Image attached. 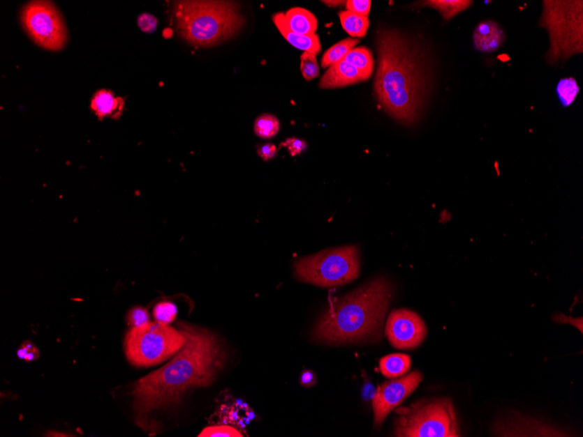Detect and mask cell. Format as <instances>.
<instances>
[{
  "label": "cell",
  "instance_id": "1",
  "mask_svg": "<svg viewBox=\"0 0 583 437\" xmlns=\"http://www.w3.org/2000/svg\"><path fill=\"white\" fill-rule=\"evenodd\" d=\"M376 47V98L394 120L413 124L424 112L432 88L427 48L417 38L385 27L377 33Z\"/></svg>",
  "mask_w": 583,
  "mask_h": 437
},
{
  "label": "cell",
  "instance_id": "2",
  "mask_svg": "<svg viewBox=\"0 0 583 437\" xmlns=\"http://www.w3.org/2000/svg\"><path fill=\"white\" fill-rule=\"evenodd\" d=\"M186 342L166 366L140 379L133 388L135 421L145 426L149 413L177 404L185 392L212 384L226 355L211 332L181 325Z\"/></svg>",
  "mask_w": 583,
  "mask_h": 437
},
{
  "label": "cell",
  "instance_id": "3",
  "mask_svg": "<svg viewBox=\"0 0 583 437\" xmlns=\"http://www.w3.org/2000/svg\"><path fill=\"white\" fill-rule=\"evenodd\" d=\"M392 298V286L376 277L331 304L314 329L318 341L340 344L377 341L382 337L384 318Z\"/></svg>",
  "mask_w": 583,
  "mask_h": 437
},
{
  "label": "cell",
  "instance_id": "4",
  "mask_svg": "<svg viewBox=\"0 0 583 437\" xmlns=\"http://www.w3.org/2000/svg\"><path fill=\"white\" fill-rule=\"evenodd\" d=\"M175 24L183 39L208 47L235 36L244 25L239 6L228 1H177Z\"/></svg>",
  "mask_w": 583,
  "mask_h": 437
},
{
  "label": "cell",
  "instance_id": "5",
  "mask_svg": "<svg viewBox=\"0 0 583 437\" xmlns=\"http://www.w3.org/2000/svg\"><path fill=\"white\" fill-rule=\"evenodd\" d=\"M582 1H543L540 26L549 34L548 65L568 61L583 51Z\"/></svg>",
  "mask_w": 583,
  "mask_h": 437
},
{
  "label": "cell",
  "instance_id": "6",
  "mask_svg": "<svg viewBox=\"0 0 583 437\" xmlns=\"http://www.w3.org/2000/svg\"><path fill=\"white\" fill-rule=\"evenodd\" d=\"M394 435L400 437L460 436L455 411L447 398L415 402L397 411Z\"/></svg>",
  "mask_w": 583,
  "mask_h": 437
},
{
  "label": "cell",
  "instance_id": "7",
  "mask_svg": "<svg viewBox=\"0 0 583 437\" xmlns=\"http://www.w3.org/2000/svg\"><path fill=\"white\" fill-rule=\"evenodd\" d=\"M295 273L300 281L318 286H344L359 276V250L348 245L305 256L295 263Z\"/></svg>",
  "mask_w": 583,
  "mask_h": 437
},
{
  "label": "cell",
  "instance_id": "8",
  "mask_svg": "<svg viewBox=\"0 0 583 437\" xmlns=\"http://www.w3.org/2000/svg\"><path fill=\"white\" fill-rule=\"evenodd\" d=\"M186 338L170 325L147 323L133 327L126 335L125 355L132 365L148 367L157 365L180 351Z\"/></svg>",
  "mask_w": 583,
  "mask_h": 437
},
{
  "label": "cell",
  "instance_id": "9",
  "mask_svg": "<svg viewBox=\"0 0 583 437\" xmlns=\"http://www.w3.org/2000/svg\"><path fill=\"white\" fill-rule=\"evenodd\" d=\"M21 22L34 43L45 50H62L68 44L64 20L57 6L50 1L28 3L21 12Z\"/></svg>",
  "mask_w": 583,
  "mask_h": 437
},
{
  "label": "cell",
  "instance_id": "10",
  "mask_svg": "<svg viewBox=\"0 0 583 437\" xmlns=\"http://www.w3.org/2000/svg\"><path fill=\"white\" fill-rule=\"evenodd\" d=\"M385 335L397 349H413L421 344L427 335L424 321L415 312L394 310L388 318Z\"/></svg>",
  "mask_w": 583,
  "mask_h": 437
},
{
  "label": "cell",
  "instance_id": "11",
  "mask_svg": "<svg viewBox=\"0 0 583 437\" xmlns=\"http://www.w3.org/2000/svg\"><path fill=\"white\" fill-rule=\"evenodd\" d=\"M422 380V374L414 371L400 379L380 385L373 398L375 427L382 425L388 415L413 393Z\"/></svg>",
  "mask_w": 583,
  "mask_h": 437
},
{
  "label": "cell",
  "instance_id": "12",
  "mask_svg": "<svg viewBox=\"0 0 583 437\" xmlns=\"http://www.w3.org/2000/svg\"><path fill=\"white\" fill-rule=\"evenodd\" d=\"M366 81L357 69L345 60L337 62L328 68L320 79V88L333 89L356 84Z\"/></svg>",
  "mask_w": 583,
  "mask_h": 437
},
{
  "label": "cell",
  "instance_id": "13",
  "mask_svg": "<svg viewBox=\"0 0 583 437\" xmlns=\"http://www.w3.org/2000/svg\"><path fill=\"white\" fill-rule=\"evenodd\" d=\"M505 33L497 22L492 20L478 24L473 32L474 47L481 53H492L502 47Z\"/></svg>",
  "mask_w": 583,
  "mask_h": 437
},
{
  "label": "cell",
  "instance_id": "14",
  "mask_svg": "<svg viewBox=\"0 0 583 437\" xmlns=\"http://www.w3.org/2000/svg\"><path fill=\"white\" fill-rule=\"evenodd\" d=\"M283 22L289 30L299 36L316 34L318 22L312 13L303 8H292L283 15Z\"/></svg>",
  "mask_w": 583,
  "mask_h": 437
},
{
  "label": "cell",
  "instance_id": "15",
  "mask_svg": "<svg viewBox=\"0 0 583 437\" xmlns=\"http://www.w3.org/2000/svg\"><path fill=\"white\" fill-rule=\"evenodd\" d=\"M283 15L284 13H276V15L272 16V20H274L275 26H277V29L282 34V36L285 38V40L290 45H292L293 47L298 48L300 50L309 52V53L314 54H319L321 50L319 36H316V34H312V36H299V34L290 32L289 30L286 29L284 22H283Z\"/></svg>",
  "mask_w": 583,
  "mask_h": 437
},
{
  "label": "cell",
  "instance_id": "16",
  "mask_svg": "<svg viewBox=\"0 0 583 437\" xmlns=\"http://www.w3.org/2000/svg\"><path fill=\"white\" fill-rule=\"evenodd\" d=\"M91 107L100 119L107 116L117 118L124 109V100L115 98L113 93L107 90H100L94 95Z\"/></svg>",
  "mask_w": 583,
  "mask_h": 437
},
{
  "label": "cell",
  "instance_id": "17",
  "mask_svg": "<svg viewBox=\"0 0 583 437\" xmlns=\"http://www.w3.org/2000/svg\"><path fill=\"white\" fill-rule=\"evenodd\" d=\"M411 365V357L404 353H394L380 360L381 372L390 379L404 376L410 370Z\"/></svg>",
  "mask_w": 583,
  "mask_h": 437
},
{
  "label": "cell",
  "instance_id": "18",
  "mask_svg": "<svg viewBox=\"0 0 583 437\" xmlns=\"http://www.w3.org/2000/svg\"><path fill=\"white\" fill-rule=\"evenodd\" d=\"M348 63L355 67L368 79L374 71V59L368 48L360 47L353 48L344 59Z\"/></svg>",
  "mask_w": 583,
  "mask_h": 437
},
{
  "label": "cell",
  "instance_id": "19",
  "mask_svg": "<svg viewBox=\"0 0 583 437\" xmlns=\"http://www.w3.org/2000/svg\"><path fill=\"white\" fill-rule=\"evenodd\" d=\"M344 29L351 37L363 38L369 27V20L367 17L355 15L350 11H342L339 13Z\"/></svg>",
  "mask_w": 583,
  "mask_h": 437
},
{
  "label": "cell",
  "instance_id": "20",
  "mask_svg": "<svg viewBox=\"0 0 583 437\" xmlns=\"http://www.w3.org/2000/svg\"><path fill=\"white\" fill-rule=\"evenodd\" d=\"M359 43V39L349 38V39L341 40L340 43L334 45L324 54L323 59H321V66L324 68H330V66L337 63V62L344 60L346 55L353 48H355Z\"/></svg>",
  "mask_w": 583,
  "mask_h": 437
},
{
  "label": "cell",
  "instance_id": "21",
  "mask_svg": "<svg viewBox=\"0 0 583 437\" xmlns=\"http://www.w3.org/2000/svg\"><path fill=\"white\" fill-rule=\"evenodd\" d=\"M471 3L473 2L464 0H432L425 1L422 5L438 10L443 19L449 20L469 8Z\"/></svg>",
  "mask_w": 583,
  "mask_h": 437
},
{
  "label": "cell",
  "instance_id": "22",
  "mask_svg": "<svg viewBox=\"0 0 583 437\" xmlns=\"http://www.w3.org/2000/svg\"><path fill=\"white\" fill-rule=\"evenodd\" d=\"M279 121L274 116L264 114L258 116L254 123V132L258 137L270 139L279 131Z\"/></svg>",
  "mask_w": 583,
  "mask_h": 437
},
{
  "label": "cell",
  "instance_id": "23",
  "mask_svg": "<svg viewBox=\"0 0 583 437\" xmlns=\"http://www.w3.org/2000/svg\"><path fill=\"white\" fill-rule=\"evenodd\" d=\"M579 91V86L574 78L561 79L556 88L559 99L565 107L570 106L575 102Z\"/></svg>",
  "mask_w": 583,
  "mask_h": 437
},
{
  "label": "cell",
  "instance_id": "24",
  "mask_svg": "<svg viewBox=\"0 0 583 437\" xmlns=\"http://www.w3.org/2000/svg\"><path fill=\"white\" fill-rule=\"evenodd\" d=\"M300 70H302L304 79L307 82L318 77L320 74V68L316 54L309 53V52H304L300 56Z\"/></svg>",
  "mask_w": 583,
  "mask_h": 437
},
{
  "label": "cell",
  "instance_id": "25",
  "mask_svg": "<svg viewBox=\"0 0 583 437\" xmlns=\"http://www.w3.org/2000/svg\"><path fill=\"white\" fill-rule=\"evenodd\" d=\"M177 307L173 303L161 302L154 308L153 315L156 322L169 325L177 317Z\"/></svg>",
  "mask_w": 583,
  "mask_h": 437
},
{
  "label": "cell",
  "instance_id": "26",
  "mask_svg": "<svg viewBox=\"0 0 583 437\" xmlns=\"http://www.w3.org/2000/svg\"><path fill=\"white\" fill-rule=\"evenodd\" d=\"M200 437H241L242 434L230 426H212L205 428L199 434Z\"/></svg>",
  "mask_w": 583,
  "mask_h": 437
},
{
  "label": "cell",
  "instance_id": "27",
  "mask_svg": "<svg viewBox=\"0 0 583 437\" xmlns=\"http://www.w3.org/2000/svg\"><path fill=\"white\" fill-rule=\"evenodd\" d=\"M346 6H347L348 11L368 18L370 8H371V1L370 0H348L346 2Z\"/></svg>",
  "mask_w": 583,
  "mask_h": 437
},
{
  "label": "cell",
  "instance_id": "28",
  "mask_svg": "<svg viewBox=\"0 0 583 437\" xmlns=\"http://www.w3.org/2000/svg\"><path fill=\"white\" fill-rule=\"evenodd\" d=\"M281 146L288 148L289 154L292 157H296V155L302 154L304 151H306L307 147L305 141L295 137L286 139L285 141L282 142Z\"/></svg>",
  "mask_w": 583,
  "mask_h": 437
},
{
  "label": "cell",
  "instance_id": "29",
  "mask_svg": "<svg viewBox=\"0 0 583 437\" xmlns=\"http://www.w3.org/2000/svg\"><path fill=\"white\" fill-rule=\"evenodd\" d=\"M128 321L133 327H139V325L149 323V315L146 309H143L141 307H136L129 313Z\"/></svg>",
  "mask_w": 583,
  "mask_h": 437
},
{
  "label": "cell",
  "instance_id": "30",
  "mask_svg": "<svg viewBox=\"0 0 583 437\" xmlns=\"http://www.w3.org/2000/svg\"><path fill=\"white\" fill-rule=\"evenodd\" d=\"M138 26L143 32L153 33L156 30L157 26V20L155 16L149 15V13H143V15L138 17Z\"/></svg>",
  "mask_w": 583,
  "mask_h": 437
},
{
  "label": "cell",
  "instance_id": "31",
  "mask_svg": "<svg viewBox=\"0 0 583 437\" xmlns=\"http://www.w3.org/2000/svg\"><path fill=\"white\" fill-rule=\"evenodd\" d=\"M17 355H19L20 359L27 360L28 362H30V360L38 358V351L33 344L27 343V344L22 345L20 349H19Z\"/></svg>",
  "mask_w": 583,
  "mask_h": 437
},
{
  "label": "cell",
  "instance_id": "32",
  "mask_svg": "<svg viewBox=\"0 0 583 437\" xmlns=\"http://www.w3.org/2000/svg\"><path fill=\"white\" fill-rule=\"evenodd\" d=\"M258 155L264 161L270 160V159L274 158L277 155V148L272 144L261 145L260 147L258 148Z\"/></svg>",
  "mask_w": 583,
  "mask_h": 437
},
{
  "label": "cell",
  "instance_id": "33",
  "mask_svg": "<svg viewBox=\"0 0 583 437\" xmlns=\"http://www.w3.org/2000/svg\"><path fill=\"white\" fill-rule=\"evenodd\" d=\"M300 383L305 387H312L316 383V377L311 371H305L300 376Z\"/></svg>",
  "mask_w": 583,
  "mask_h": 437
},
{
  "label": "cell",
  "instance_id": "34",
  "mask_svg": "<svg viewBox=\"0 0 583 437\" xmlns=\"http://www.w3.org/2000/svg\"><path fill=\"white\" fill-rule=\"evenodd\" d=\"M323 2L325 3V4L331 6V8H333V6H334V8H335V6H341L342 4H344V2H342V1H323Z\"/></svg>",
  "mask_w": 583,
  "mask_h": 437
}]
</instances>
